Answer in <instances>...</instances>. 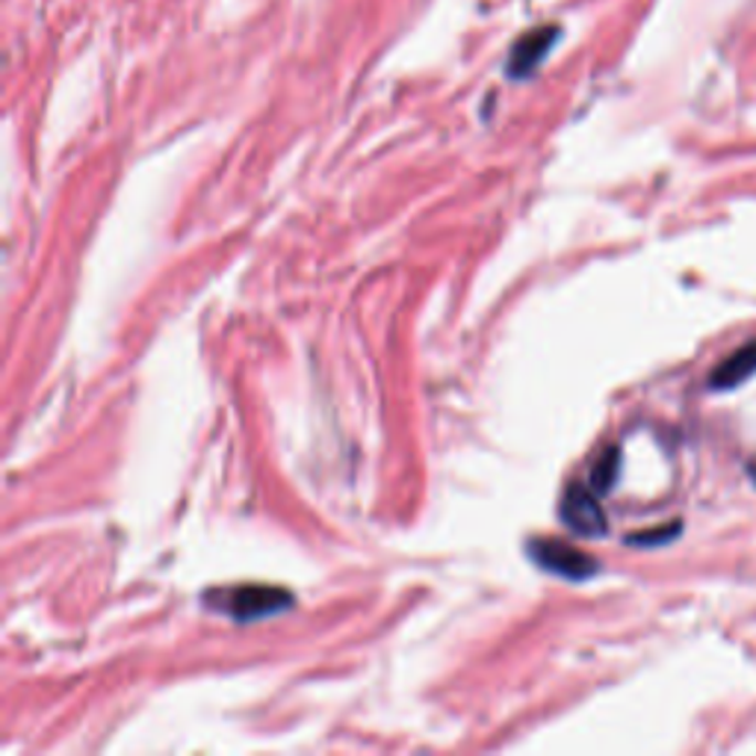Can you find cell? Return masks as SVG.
Segmentation results:
<instances>
[{
  "label": "cell",
  "mask_w": 756,
  "mask_h": 756,
  "mask_svg": "<svg viewBox=\"0 0 756 756\" xmlns=\"http://www.w3.org/2000/svg\"><path fill=\"white\" fill-rule=\"evenodd\" d=\"M677 532H680V526H668V529H653V532H645V535H632L629 537V544H638V547H650V541L653 544H659V541H668V537H674Z\"/></svg>",
  "instance_id": "7"
},
{
  "label": "cell",
  "mask_w": 756,
  "mask_h": 756,
  "mask_svg": "<svg viewBox=\"0 0 756 756\" xmlns=\"http://www.w3.org/2000/svg\"><path fill=\"white\" fill-rule=\"evenodd\" d=\"M750 375H756V340H750L747 347L736 349L724 364L712 370L710 387L712 391H733L738 384H745Z\"/></svg>",
  "instance_id": "5"
},
{
  "label": "cell",
  "mask_w": 756,
  "mask_h": 756,
  "mask_svg": "<svg viewBox=\"0 0 756 756\" xmlns=\"http://www.w3.org/2000/svg\"><path fill=\"white\" fill-rule=\"evenodd\" d=\"M562 520L567 523L571 532L583 537H597L606 532V514H603L600 502H597V491L585 488V485H571L562 497Z\"/></svg>",
  "instance_id": "3"
},
{
  "label": "cell",
  "mask_w": 756,
  "mask_h": 756,
  "mask_svg": "<svg viewBox=\"0 0 756 756\" xmlns=\"http://www.w3.org/2000/svg\"><path fill=\"white\" fill-rule=\"evenodd\" d=\"M558 28L547 24V28H535L523 33V36L511 45L509 60H505V74L511 81H523L529 74L537 72V65L547 60V54L556 47Z\"/></svg>",
  "instance_id": "4"
},
{
  "label": "cell",
  "mask_w": 756,
  "mask_h": 756,
  "mask_svg": "<svg viewBox=\"0 0 756 756\" xmlns=\"http://www.w3.org/2000/svg\"><path fill=\"white\" fill-rule=\"evenodd\" d=\"M204 600L213 609L225 611L237 620H257L266 615L292 606V597L284 588H273V585H237V588H225V592L207 594Z\"/></svg>",
  "instance_id": "1"
},
{
  "label": "cell",
  "mask_w": 756,
  "mask_h": 756,
  "mask_svg": "<svg viewBox=\"0 0 756 756\" xmlns=\"http://www.w3.org/2000/svg\"><path fill=\"white\" fill-rule=\"evenodd\" d=\"M618 461H620V456H618V449H609L606 456L594 465V470H592V488L597 493H606L615 485V479H618Z\"/></svg>",
  "instance_id": "6"
},
{
  "label": "cell",
  "mask_w": 756,
  "mask_h": 756,
  "mask_svg": "<svg viewBox=\"0 0 756 756\" xmlns=\"http://www.w3.org/2000/svg\"><path fill=\"white\" fill-rule=\"evenodd\" d=\"M529 556L547 574L565 576V579H574V583L597 574V558L588 556L585 550L574 547V544L558 541V537H535L529 544Z\"/></svg>",
  "instance_id": "2"
}]
</instances>
